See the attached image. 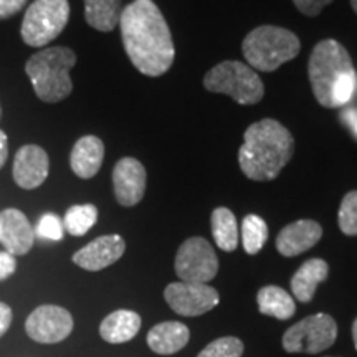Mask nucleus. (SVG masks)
I'll use <instances>...</instances> for the list:
<instances>
[{
	"mask_svg": "<svg viewBox=\"0 0 357 357\" xmlns=\"http://www.w3.org/2000/svg\"><path fill=\"white\" fill-rule=\"evenodd\" d=\"M323 236V229L314 220H298L284 227L276 238V250L283 257H298L314 247Z\"/></svg>",
	"mask_w": 357,
	"mask_h": 357,
	"instance_id": "obj_16",
	"label": "nucleus"
},
{
	"mask_svg": "<svg viewBox=\"0 0 357 357\" xmlns=\"http://www.w3.org/2000/svg\"><path fill=\"white\" fill-rule=\"evenodd\" d=\"M68 19V0H35L22 22V40L29 47L42 48L63 32Z\"/></svg>",
	"mask_w": 357,
	"mask_h": 357,
	"instance_id": "obj_7",
	"label": "nucleus"
},
{
	"mask_svg": "<svg viewBox=\"0 0 357 357\" xmlns=\"http://www.w3.org/2000/svg\"><path fill=\"white\" fill-rule=\"evenodd\" d=\"M337 337V324L329 314L318 312L301 319L284 333L283 347L288 352L318 354L329 349Z\"/></svg>",
	"mask_w": 357,
	"mask_h": 357,
	"instance_id": "obj_8",
	"label": "nucleus"
},
{
	"mask_svg": "<svg viewBox=\"0 0 357 357\" xmlns=\"http://www.w3.org/2000/svg\"><path fill=\"white\" fill-rule=\"evenodd\" d=\"M204 86L212 93H222L238 105H257L265 95V86L252 66L242 61L227 60L208 71L204 78Z\"/></svg>",
	"mask_w": 357,
	"mask_h": 357,
	"instance_id": "obj_6",
	"label": "nucleus"
},
{
	"mask_svg": "<svg viewBox=\"0 0 357 357\" xmlns=\"http://www.w3.org/2000/svg\"><path fill=\"white\" fill-rule=\"evenodd\" d=\"M126 243L119 235H102L78 250L73 255V263L88 271L105 270L124 255Z\"/></svg>",
	"mask_w": 357,
	"mask_h": 357,
	"instance_id": "obj_15",
	"label": "nucleus"
},
{
	"mask_svg": "<svg viewBox=\"0 0 357 357\" xmlns=\"http://www.w3.org/2000/svg\"><path fill=\"white\" fill-rule=\"evenodd\" d=\"M26 0H0V20L19 13L25 7Z\"/></svg>",
	"mask_w": 357,
	"mask_h": 357,
	"instance_id": "obj_30",
	"label": "nucleus"
},
{
	"mask_svg": "<svg viewBox=\"0 0 357 357\" xmlns=\"http://www.w3.org/2000/svg\"><path fill=\"white\" fill-rule=\"evenodd\" d=\"M190 339V331L185 324L177 321H166L154 326L147 334V344L155 354H176L184 349Z\"/></svg>",
	"mask_w": 357,
	"mask_h": 357,
	"instance_id": "obj_18",
	"label": "nucleus"
},
{
	"mask_svg": "<svg viewBox=\"0 0 357 357\" xmlns=\"http://www.w3.org/2000/svg\"><path fill=\"white\" fill-rule=\"evenodd\" d=\"M351 6L354 8V12L357 13V0H351Z\"/></svg>",
	"mask_w": 357,
	"mask_h": 357,
	"instance_id": "obj_36",
	"label": "nucleus"
},
{
	"mask_svg": "<svg viewBox=\"0 0 357 357\" xmlns=\"http://www.w3.org/2000/svg\"><path fill=\"white\" fill-rule=\"evenodd\" d=\"M341 119H342V123L349 128V131L357 137V109L356 108L344 109L341 114Z\"/></svg>",
	"mask_w": 357,
	"mask_h": 357,
	"instance_id": "obj_33",
	"label": "nucleus"
},
{
	"mask_svg": "<svg viewBox=\"0 0 357 357\" xmlns=\"http://www.w3.org/2000/svg\"><path fill=\"white\" fill-rule=\"evenodd\" d=\"M50 171V159L47 151L37 144H26L17 151L13 159L12 176L22 189H37L47 181Z\"/></svg>",
	"mask_w": 357,
	"mask_h": 357,
	"instance_id": "obj_12",
	"label": "nucleus"
},
{
	"mask_svg": "<svg viewBox=\"0 0 357 357\" xmlns=\"http://www.w3.org/2000/svg\"><path fill=\"white\" fill-rule=\"evenodd\" d=\"M329 266L321 258H311L298 268L291 278V289L294 298L301 303H310L314 296L319 283L328 278Z\"/></svg>",
	"mask_w": 357,
	"mask_h": 357,
	"instance_id": "obj_20",
	"label": "nucleus"
},
{
	"mask_svg": "<svg viewBox=\"0 0 357 357\" xmlns=\"http://www.w3.org/2000/svg\"><path fill=\"white\" fill-rule=\"evenodd\" d=\"M121 37L131 63L146 77H160L172 66L171 30L153 0H134L123 8Z\"/></svg>",
	"mask_w": 357,
	"mask_h": 357,
	"instance_id": "obj_1",
	"label": "nucleus"
},
{
	"mask_svg": "<svg viewBox=\"0 0 357 357\" xmlns=\"http://www.w3.org/2000/svg\"><path fill=\"white\" fill-rule=\"evenodd\" d=\"M293 153L291 132L275 119H261L245 131L238 164L252 181H273L293 158Z\"/></svg>",
	"mask_w": 357,
	"mask_h": 357,
	"instance_id": "obj_2",
	"label": "nucleus"
},
{
	"mask_svg": "<svg viewBox=\"0 0 357 357\" xmlns=\"http://www.w3.org/2000/svg\"><path fill=\"white\" fill-rule=\"evenodd\" d=\"M307 73L312 93L324 108H341L354 95L357 83L354 66L349 53L336 40H323L316 45Z\"/></svg>",
	"mask_w": 357,
	"mask_h": 357,
	"instance_id": "obj_3",
	"label": "nucleus"
},
{
	"mask_svg": "<svg viewBox=\"0 0 357 357\" xmlns=\"http://www.w3.org/2000/svg\"><path fill=\"white\" fill-rule=\"evenodd\" d=\"M0 242L13 257L26 255L33 247L35 230L24 212L6 208L0 213Z\"/></svg>",
	"mask_w": 357,
	"mask_h": 357,
	"instance_id": "obj_14",
	"label": "nucleus"
},
{
	"mask_svg": "<svg viewBox=\"0 0 357 357\" xmlns=\"http://www.w3.org/2000/svg\"><path fill=\"white\" fill-rule=\"evenodd\" d=\"M141 329V316L129 310H118L102 319L100 334L109 344H123L131 341Z\"/></svg>",
	"mask_w": 357,
	"mask_h": 357,
	"instance_id": "obj_19",
	"label": "nucleus"
},
{
	"mask_svg": "<svg viewBox=\"0 0 357 357\" xmlns=\"http://www.w3.org/2000/svg\"><path fill=\"white\" fill-rule=\"evenodd\" d=\"M105 159V144L100 137L84 136L75 142L70 154L71 171L79 178H91L100 172Z\"/></svg>",
	"mask_w": 357,
	"mask_h": 357,
	"instance_id": "obj_17",
	"label": "nucleus"
},
{
	"mask_svg": "<svg viewBox=\"0 0 357 357\" xmlns=\"http://www.w3.org/2000/svg\"><path fill=\"white\" fill-rule=\"evenodd\" d=\"M121 13V0H84V19L100 32H113Z\"/></svg>",
	"mask_w": 357,
	"mask_h": 357,
	"instance_id": "obj_21",
	"label": "nucleus"
},
{
	"mask_svg": "<svg viewBox=\"0 0 357 357\" xmlns=\"http://www.w3.org/2000/svg\"><path fill=\"white\" fill-rule=\"evenodd\" d=\"M146 169L137 159L123 158L114 166L113 185L116 200L123 207L139 204L146 194Z\"/></svg>",
	"mask_w": 357,
	"mask_h": 357,
	"instance_id": "obj_13",
	"label": "nucleus"
},
{
	"mask_svg": "<svg viewBox=\"0 0 357 357\" xmlns=\"http://www.w3.org/2000/svg\"><path fill=\"white\" fill-rule=\"evenodd\" d=\"M212 235L217 247L223 252H234L238 247V225L234 212L225 207L212 212Z\"/></svg>",
	"mask_w": 357,
	"mask_h": 357,
	"instance_id": "obj_23",
	"label": "nucleus"
},
{
	"mask_svg": "<svg viewBox=\"0 0 357 357\" xmlns=\"http://www.w3.org/2000/svg\"><path fill=\"white\" fill-rule=\"evenodd\" d=\"M243 342L238 337H220L212 341L197 357H242Z\"/></svg>",
	"mask_w": 357,
	"mask_h": 357,
	"instance_id": "obj_26",
	"label": "nucleus"
},
{
	"mask_svg": "<svg viewBox=\"0 0 357 357\" xmlns=\"http://www.w3.org/2000/svg\"><path fill=\"white\" fill-rule=\"evenodd\" d=\"M0 118H2V108H0Z\"/></svg>",
	"mask_w": 357,
	"mask_h": 357,
	"instance_id": "obj_37",
	"label": "nucleus"
},
{
	"mask_svg": "<svg viewBox=\"0 0 357 357\" xmlns=\"http://www.w3.org/2000/svg\"><path fill=\"white\" fill-rule=\"evenodd\" d=\"M176 273L185 283H205L213 280L218 271V258L215 250L205 238L192 236L178 248L176 261Z\"/></svg>",
	"mask_w": 357,
	"mask_h": 357,
	"instance_id": "obj_9",
	"label": "nucleus"
},
{
	"mask_svg": "<svg viewBox=\"0 0 357 357\" xmlns=\"http://www.w3.org/2000/svg\"><path fill=\"white\" fill-rule=\"evenodd\" d=\"M12 318L13 316H12L10 306L0 301V337L8 331V328H10L12 324Z\"/></svg>",
	"mask_w": 357,
	"mask_h": 357,
	"instance_id": "obj_32",
	"label": "nucleus"
},
{
	"mask_svg": "<svg viewBox=\"0 0 357 357\" xmlns=\"http://www.w3.org/2000/svg\"><path fill=\"white\" fill-rule=\"evenodd\" d=\"M8 158V139L7 134L0 129V169L6 166Z\"/></svg>",
	"mask_w": 357,
	"mask_h": 357,
	"instance_id": "obj_34",
	"label": "nucleus"
},
{
	"mask_svg": "<svg viewBox=\"0 0 357 357\" xmlns=\"http://www.w3.org/2000/svg\"><path fill=\"white\" fill-rule=\"evenodd\" d=\"M35 235H38L40 238L52 240V242H58V240L63 238L65 227L63 220L55 213H45L40 217V220L35 227Z\"/></svg>",
	"mask_w": 357,
	"mask_h": 357,
	"instance_id": "obj_28",
	"label": "nucleus"
},
{
	"mask_svg": "<svg viewBox=\"0 0 357 357\" xmlns=\"http://www.w3.org/2000/svg\"><path fill=\"white\" fill-rule=\"evenodd\" d=\"M77 65V55L66 47L43 48L29 58L25 73L33 91L45 102H60L73 91L70 71Z\"/></svg>",
	"mask_w": 357,
	"mask_h": 357,
	"instance_id": "obj_4",
	"label": "nucleus"
},
{
	"mask_svg": "<svg viewBox=\"0 0 357 357\" xmlns=\"http://www.w3.org/2000/svg\"><path fill=\"white\" fill-rule=\"evenodd\" d=\"M25 331L40 344H56L73 331V318L65 307L43 305L30 312L25 321Z\"/></svg>",
	"mask_w": 357,
	"mask_h": 357,
	"instance_id": "obj_10",
	"label": "nucleus"
},
{
	"mask_svg": "<svg viewBox=\"0 0 357 357\" xmlns=\"http://www.w3.org/2000/svg\"><path fill=\"white\" fill-rule=\"evenodd\" d=\"M333 0H293L294 7L307 17H316L324 7H328Z\"/></svg>",
	"mask_w": 357,
	"mask_h": 357,
	"instance_id": "obj_29",
	"label": "nucleus"
},
{
	"mask_svg": "<svg viewBox=\"0 0 357 357\" xmlns=\"http://www.w3.org/2000/svg\"><path fill=\"white\" fill-rule=\"evenodd\" d=\"M258 307L261 314L276 319H289L296 312L293 296L280 287H265L258 291Z\"/></svg>",
	"mask_w": 357,
	"mask_h": 357,
	"instance_id": "obj_22",
	"label": "nucleus"
},
{
	"mask_svg": "<svg viewBox=\"0 0 357 357\" xmlns=\"http://www.w3.org/2000/svg\"><path fill=\"white\" fill-rule=\"evenodd\" d=\"M339 229L344 235H357V190L344 195L339 208Z\"/></svg>",
	"mask_w": 357,
	"mask_h": 357,
	"instance_id": "obj_27",
	"label": "nucleus"
},
{
	"mask_svg": "<svg viewBox=\"0 0 357 357\" xmlns=\"http://www.w3.org/2000/svg\"><path fill=\"white\" fill-rule=\"evenodd\" d=\"M98 220V208L91 204L73 205L65 213L63 227L70 235L83 236L93 229Z\"/></svg>",
	"mask_w": 357,
	"mask_h": 357,
	"instance_id": "obj_24",
	"label": "nucleus"
},
{
	"mask_svg": "<svg viewBox=\"0 0 357 357\" xmlns=\"http://www.w3.org/2000/svg\"><path fill=\"white\" fill-rule=\"evenodd\" d=\"M243 248L248 255H257L268 240V225L261 217L247 215L242 223Z\"/></svg>",
	"mask_w": 357,
	"mask_h": 357,
	"instance_id": "obj_25",
	"label": "nucleus"
},
{
	"mask_svg": "<svg viewBox=\"0 0 357 357\" xmlns=\"http://www.w3.org/2000/svg\"><path fill=\"white\" fill-rule=\"evenodd\" d=\"M352 339H354V346L357 349V318L354 321V324H352Z\"/></svg>",
	"mask_w": 357,
	"mask_h": 357,
	"instance_id": "obj_35",
	"label": "nucleus"
},
{
	"mask_svg": "<svg viewBox=\"0 0 357 357\" xmlns=\"http://www.w3.org/2000/svg\"><path fill=\"white\" fill-rule=\"evenodd\" d=\"M15 270H17L15 257L7 252H0V281L7 280L8 276H12L15 273Z\"/></svg>",
	"mask_w": 357,
	"mask_h": 357,
	"instance_id": "obj_31",
	"label": "nucleus"
},
{
	"mask_svg": "<svg viewBox=\"0 0 357 357\" xmlns=\"http://www.w3.org/2000/svg\"><path fill=\"white\" fill-rule=\"evenodd\" d=\"M167 305L181 316H200L213 310L220 301L217 289L205 283H171L164 291Z\"/></svg>",
	"mask_w": 357,
	"mask_h": 357,
	"instance_id": "obj_11",
	"label": "nucleus"
},
{
	"mask_svg": "<svg viewBox=\"0 0 357 357\" xmlns=\"http://www.w3.org/2000/svg\"><path fill=\"white\" fill-rule=\"evenodd\" d=\"M300 40L287 29L263 25L243 40L242 50L248 66L258 71H275L300 53Z\"/></svg>",
	"mask_w": 357,
	"mask_h": 357,
	"instance_id": "obj_5",
	"label": "nucleus"
}]
</instances>
